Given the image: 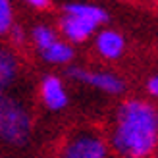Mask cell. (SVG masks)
<instances>
[{
	"mask_svg": "<svg viewBox=\"0 0 158 158\" xmlns=\"http://www.w3.org/2000/svg\"><path fill=\"white\" fill-rule=\"evenodd\" d=\"M106 139L118 158H152L158 152V108L147 98H125L116 108Z\"/></svg>",
	"mask_w": 158,
	"mask_h": 158,
	"instance_id": "obj_1",
	"label": "cell"
},
{
	"mask_svg": "<svg viewBox=\"0 0 158 158\" xmlns=\"http://www.w3.org/2000/svg\"><path fill=\"white\" fill-rule=\"evenodd\" d=\"M108 21V12L102 6L87 0H72L62 8L58 19V35L69 44H83Z\"/></svg>",
	"mask_w": 158,
	"mask_h": 158,
	"instance_id": "obj_2",
	"label": "cell"
},
{
	"mask_svg": "<svg viewBox=\"0 0 158 158\" xmlns=\"http://www.w3.org/2000/svg\"><path fill=\"white\" fill-rule=\"evenodd\" d=\"M33 133V114L18 97L0 94V141L10 147H23Z\"/></svg>",
	"mask_w": 158,
	"mask_h": 158,
	"instance_id": "obj_3",
	"label": "cell"
},
{
	"mask_svg": "<svg viewBox=\"0 0 158 158\" xmlns=\"http://www.w3.org/2000/svg\"><path fill=\"white\" fill-rule=\"evenodd\" d=\"M106 133L93 125L75 127L64 137L58 151V158H110Z\"/></svg>",
	"mask_w": 158,
	"mask_h": 158,
	"instance_id": "obj_4",
	"label": "cell"
},
{
	"mask_svg": "<svg viewBox=\"0 0 158 158\" xmlns=\"http://www.w3.org/2000/svg\"><path fill=\"white\" fill-rule=\"evenodd\" d=\"M68 77L75 83L87 85L94 91H100L110 97H120L125 93L127 85H125V79L122 75H118L114 72H108V69H89L85 66H68Z\"/></svg>",
	"mask_w": 158,
	"mask_h": 158,
	"instance_id": "obj_5",
	"label": "cell"
},
{
	"mask_svg": "<svg viewBox=\"0 0 158 158\" xmlns=\"http://www.w3.org/2000/svg\"><path fill=\"white\" fill-rule=\"evenodd\" d=\"M39 100L50 112H62L69 104L66 81L56 73H44L39 81Z\"/></svg>",
	"mask_w": 158,
	"mask_h": 158,
	"instance_id": "obj_6",
	"label": "cell"
},
{
	"mask_svg": "<svg viewBox=\"0 0 158 158\" xmlns=\"http://www.w3.org/2000/svg\"><path fill=\"white\" fill-rule=\"evenodd\" d=\"M93 48L100 60L118 62L120 58H123L125 50H127V43H125V37L118 29L100 27L93 37Z\"/></svg>",
	"mask_w": 158,
	"mask_h": 158,
	"instance_id": "obj_7",
	"label": "cell"
},
{
	"mask_svg": "<svg viewBox=\"0 0 158 158\" xmlns=\"http://www.w3.org/2000/svg\"><path fill=\"white\" fill-rule=\"evenodd\" d=\"M21 62L19 56L12 46L0 44V94H6V91L18 81Z\"/></svg>",
	"mask_w": 158,
	"mask_h": 158,
	"instance_id": "obj_8",
	"label": "cell"
},
{
	"mask_svg": "<svg viewBox=\"0 0 158 158\" xmlns=\"http://www.w3.org/2000/svg\"><path fill=\"white\" fill-rule=\"evenodd\" d=\"M39 58L48 66H72L75 60V46L58 37L54 43H50L46 48L39 50Z\"/></svg>",
	"mask_w": 158,
	"mask_h": 158,
	"instance_id": "obj_9",
	"label": "cell"
},
{
	"mask_svg": "<svg viewBox=\"0 0 158 158\" xmlns=\"http://www.w3.org/2000/svg\"><path fill=\"white\" fill-rule=\"evenodd\" d=\"M58 37L60 35H58L56 27L48 25V23H37V25L29 31V41H31V44H33V48L37 52L46 48V46L50 43H54Z\"/></svg>",
	"mask_w": 158,
	"mask_h": 158,
	"instance_id": "obj_10",
	"label": "cell"
},
{
	"mask_svg": "<svg viewBox=\"0 0 158 158\" xmlns=\"http://www.w3.org/2000/svg\"><path fill=\"white\" fill-rule=\"evenodd\" d=\"M14 25H15V10L12 0H0V39L8 37Z\"/></svg>",
	"mask_w": 158,
	"mask_h": 158,
	"instance_id": "obj_11",
	"label": "cell"
},
{
	"mask_svg": "<svg viewBox=\"0 0 158 158\" xmlns=\"http://www.w3.org/2000/svg\"><path fill=\"white\" fill-rule=\"evenodd\" d=\"M8 37H10V41H12V48H14V46H23V44L29 41V33L21 25H18V23L10 29Z\"/></svg>",
	"mask_w": 158,
	"mask_h": 158,
	"instance_id": "obj_12",
	"label": "cell"
},
{
	"mask_svg": "<svg viewBox=\"0 0 158 158\" xmlns=\"http://www.w3.org/2000/svg\"><path fill=\"white\" fill-rule=\"evenodd\" d=\"M147 93H148V97L158 98V73L152 75V77H148V81H147Z\"/></svg>",
	"mask_w": 158,
	"mask_h": 158,
	"instance_id": "obj_13",
	"label": "cell"
},
{
	"mask_svg": "<svg viewBox=\"0 0 158 158\" xmlns=\"http://www.w3.org/2000/svg\"><path fill=\"white\" fill-rule=\"evenodd\" d=\"M27 6H31L33 10H46L50 6V0H23Z\"/></svg>",
	"mask_w": 158,
	"mask_h": 158,
	"instance_id": "obj_14",
	"label": "cell"
},
{
	"mask_svg": "<svg viewBox=\"0 0 158 158\" xmlns=\"http://www.w3.org/2000/svg\"><path fill=\"white\" fill-rule=\"evenodd\" d=\"M154 2H158V0H154Z\"/></svg>",
	"mask_w": 158,
	"mask_h": 158,
	"instance_id": "obj_15",
	"label": "cell"
}]
</instances>
